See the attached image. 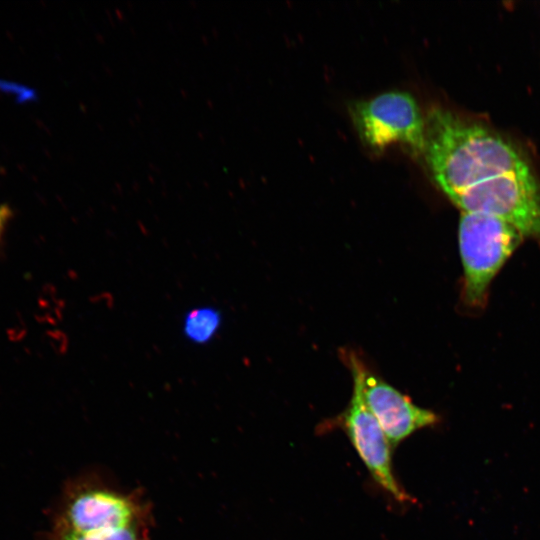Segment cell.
I'll use <instances>...</instances> for the list:
<instances>
[{
	"label": "cell",
	"instance_id": "5",
	"mask_svg": "<svg viewBox=\"0 0 540 540\" xmlns=\"http://www.w3.org/2000/svg\"><path fill=\"white\" fill-rule=\"evenodd\" d=\"M349 111L360 139L373 151L402 144L414 152H423L425 118L409 93L385 92L355 101Z\"/></svg>",
	"mask_w": 540,
	"mask_h": 540
},
{
	"label": "cell",
	"instance_id": "2",
	"mask_svg": "<svg viewBox=\"0 0 540 540\" xmlns=\"http://www.w3.org/2000/svg\"><path fill=\"white\" fill-rule=\"evenodd\" d=\"M505 221L484 213L461 212L458 242L463 266L462 299L484 306L492 280L523 240Z\"/></svg>",
	"mask_w": 540,
	"mask_h": 540
},
{
	"label": "cell",
	"instance_id": "1",
	"mask_svg": "<svg viewBox=\"0 0 540 540\" xmlns=\"http://www.w3.org/2000/svg\"><path fill=\"white\" fill-rule=\"evenodd\" d=\"M422 153L436 184L450 200L482 181L530 170L503 137L442 108L431 109L425 118Z\"/></svg>",
	"mask_w": 540,
	"mask_h": 540
},
{
	"label": "cell",
	"instance_id": "9",
	"mask_svg": "<svg viewBox=\"0 0 540 540\" xmlns=\"http://www.w3.org/2000/svg\"><path fill=\"white\" fill-rule=\"evenodd\" d=\"M141 528L129 529L110 535L91 537L68 531L52 529L42 536V540H141Z\"/></svg>",
	"mask_w": 540,
	"mask_h": 540
},
{
	"label": "cell",
	"instance_id": "7",
	"mask_svg": "<svg viewBox=\"0 0 540 540\" xmlns=\"http://www.w3.org/2000/svg\"><path fill=\"white\" fill-rule=\"evenodd\" d=\"M365 402L380 424L391 447L417 430L438 422L431 410L415 405L410 398L361 366Z\"/></svg>",
	"mask_w": 540,
	"mask_h": 540
},
{
	"label": "cell",
	"instance_id": "4",
	"mask_svg": "<svg viewBox=\"0 0 540 540\" xmlns=\"http://www.w3.org/2000/svg\"><path fill=\"white\" fill-rule=\"evenodd\" d=\"M451 201L462 212L497 217L540 244V186L531 169L482 181Z\"/></svg>",
	"mask_w": 540,
	"mask_h": 540
},
{
	"label": "cell",
	"instance_id": "8",
	"mask_svg": "<svg viewBox=\"0 0 540 540\" xmlns=\"http://www.w3.org/2000/svg\"><path fill=\"white\" fill-rule=\"evenodd\" d=\"M222 326L219 309L210 306H197L188 310L182 320V334L194 345H206L214 340Z\"/></svg>",
	"mask_w": 540,
	"mask_h": 540
},
{
	"label": "cell",
	"instance_id": "6",
	"mask_svg": "<svg viewBox=\"0 0 540 540\" xmlns=\"http://www.w3.org/2000/svg\"><path fill=\"white\" fill-rule=\"evenodd\" d=\"M346 360L353 379L352 396L342 422L348 438L378 485L397 501H410V496L402 489L393 474L391 445L365 402L362 362L354 353L347 354Z\"/></svg>",
	"mask_w": 540,
	"mask_h": 540
},
{
	"label": "cell",
	"instance_id": "3",
	"mask_svg": "<svg viewBox=\"0 0 540 540\" xmlns=\"http://www.w3.org/2000/svg\"><path fill=\"white\" fill-rule=\"evenodd\" d=\"M144 514L140 502L113 488L90 482L67 487L52 528L78 534H107L141 528Z\"/></svg>",
	"mask_w": 540,
	"mask_h": 540
},
{
	"label": "cell",
	"instance_id": "10",
	"mask_svg": "<svg viewBox=\"0 0 540 540\" xmlns=\"http://www.w3.org/2000/svg\"><path fill=\"white\" fill-rule=\"evenodd\" d=\"M11 217V210L5 206H0V238L4 232V229Z\"/></svg>",
	"mask_w": 540,
	"mask_h": 540
}]
</instances>
